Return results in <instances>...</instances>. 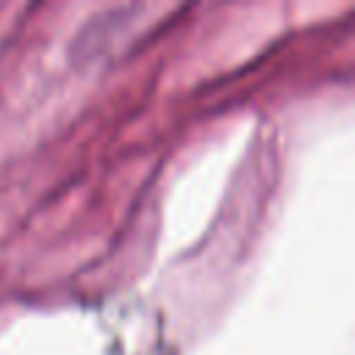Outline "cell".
<instances>
[{
  "mask_svg": "<svg viewBox=\"0 0 355 355\" xmlns=\"http://www.w3.org/2000/svg\"><path fill=\"white\" fill-rule=\"evenodd\" d=\"M139 8L133 6H119V8H108L97 17H92L83 31L78 33L75 44H72V55L78 61H89V58H97L100 53H105L111 47V42L128 28V22L136 17Z\"/></svg>",
  "mask_w": 355,
  "mask_h": 355,
  "instance_id": "6da1fadb",
  "label": "cell"
}]
</instances>
